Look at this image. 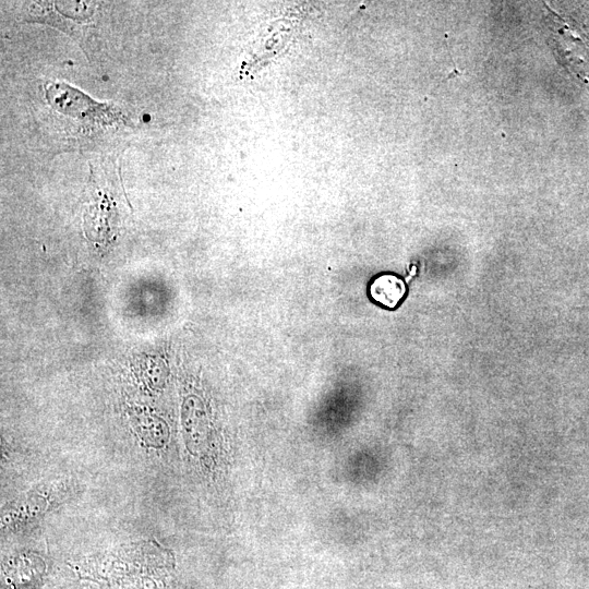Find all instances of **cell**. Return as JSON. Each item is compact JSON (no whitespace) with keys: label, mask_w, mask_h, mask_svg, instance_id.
Listing matches in <instances>:
<instances>
[{"label":"cell","mask_w":589,"mask_h":589,"mask_svg":"<svg viewBox=\"0 0 589 589\" xmlns=\"http://www.w3.org/2000/svg\"><path fill=\"white\" fill-rule=\"evenodd\" d=\"M46 97L57 111L72 117L86 128L115 125L123 120L122 113L117 108L97 103L63 82L47 84Z\"/></svg>","instance_id":"obj_1"},{"label":"cell","mask_w":589,"mask_h":589,"mask_svg":"<svg viewBox=\"0 0 589 589\" xmlns=\"http://www.w3.org/2000/svg\"><path fill=\"white\" fill-rule=\"evenodd\" d=\"M370 292L372 298L378 303L395 308L402 299L406 287L404 281L395 275L378 276L371 285Z\"/></svg>","instance_id":"obj_2"}]
</instances>
